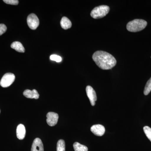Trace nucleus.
Instances as JSON below:
<instances>
[{
    "instance_id": "8",
    "label": "nucleus",
    "mask_w": 151,
    "mask_h": 151,
    "mask_svg": "<svg viewBox=\"0 0 151 151\" xmlns=\"http://www.w3.org/2000/svg\"><path fill=\"white\" fill-rule=\"evenodd\" d=\"M90 130L94 134L99 137L103 136L105 131L104 126L100 124L93 125L91 127Z\"/></svg>"
},
{
    "instance_id": "21",
    "label": "nucleus",
    "mask_w": 151,
    "mask_h": 151,
    "mask_svg": "<svg viewBox=\"0 0 151 151\" xmlns=\"http://www.w3.org/2000/svg\"><path fill=\"white\" fill-rule=\"evenodd\" d=\"M0 112H1V111H0Z\"/></svg>"
},
{
    "instance_id": "1",
    "label": "nucleus",
    "mask_w": 151,
    "mask_h": 151,
    "mask_svg": "<svg viewBox=\"0 0 151 151\" xmlns=\"http://www.w3.org/2000/svg\"><path fill=\"white\" fill-rule=\"evenodd\" d=\"M92 59L97 66L103 70H109L116 65L117 61L115 58L108 52L103 51L95 52Z\"/></svg>"
},
{
    "instance_id": "14",
    "label": "nucleus",
    "mask_w": 151,
    "mask_h": 151,
    "mask_svg": "<svg viewBox=\"0 0 151 151\" xmlns=\"http://www.w3.org/2000/svg\"><path fill=\"white\" fill-rule=\"evenodd\" d=\"M73 149L75 151H88V148L86 146L81 145L76 142L73 145Z\"/></svg>"
},
{
    "instance_id": "18",
    "label": "nucleus",
    "mask_w": 151,
    "mask_h": 151,
    "mask_svg": "<svg viewBox=\"0 0 151 151\" xmlns=\"http://www.w3.org/2000/svg\"><path fill=\"white\" fill-rule=\"evenodd\" d=\"M50 58L51 60L56 61V62H60L62 60V58L61 57L57 55H52L50 57Z\"/></svg>"
},
{
    "instance_id": "11",
    "label": "nucleus",
    "mask_w": 151,
    "mask_h": 151,
    "mask_svg": "<svg viewBox=\"0 0 151 151\" xmlns=\"http://www.w3.org/2000/svg\"><path fill=\"white\" fill-rule=\"evenodd\" d=\"M26 135V129L24 125L20 124L18 126L17 129V136L18 139L22 140Z\"/></svg>"
},
{
    "instance_id": "9",
    "label": "nucleus",
    "mask_w": 151,
    "mask_h": 151,
    "mask_svg": "<svg viewBox=\"0 0 151 151\" xmlns=\"http://www.w3.org/2000/svg\"><path fill=\"white\" fill-rule=\"evenodd\" d=\"M31 151H44L43 144L39 138H36L33 142Z\"/></svg>"
},
{
    "instance_id": "7",
    "label": "nucleus",
    "mask_w": 151,
    "mask_h": 151,
    "mask_svg": "<svg viewBox=\"0 0 151 151\" xmlns=\"http://www.w3.org/2000/svg\"><path fill=\"white\" fill-rule=\"evenodd\" d=\"M46 122L49 126L53 127L57 124L58 119V115L54 112H49L47 114Z\"/></svg>"
},
{
    "instance_id": "17",
    "label": "nucleus",
    "mask_w": 151,
    "mask_h": 151,
    "mask_svg": "<svg viewBox=\"0 0 151 151\" xmlns=\"http://www.w3.org/2000/svg\"><path fill=\"white\" fill-rule=\"evenodd\" d=\"M143 130L147 137L151 142V128L148 126H145L143 128Z\"/></svg>"
},
{
    "instance_id": "19",
    "label": "nucleus",
    "mask_w": 151,
    "mask_h": 151,
    "mask_svg": "<svg viewBox=\"0 0 151 151\" xmlns=\"http://www.w3.org/2000/svg\"><path fill=\"white\" fill-rule=\"evenodd\" d=\"M3 1L6 4L12 5H17L19 4V1L18 0H4Z\"/></svg>"
},
{
    "instance_id": "16",
    "label": "nucleus",
    "mask_w": 151,
    "mask_h": 151,
    "mask_svg": "<svg viewBox=\"0 0 151 151\" xmlns=\"http://www.w3.org/2000/svg\"><path fill=\"white\" fill-rule=\"evenodd\" d=\"M151 91V77L147 82L145 89H144V93L145 95H148Z\"/></svg>"
},
{
    "instance_id": "20",
    "label": "nucleus",
    "mask_w": 151,
    "mask_h": 151,
    "mask_svg": "<svg viewBox=\"0 0 151 151\" xmlns=\"http://www.w3.org/2000/svg\"><path fill=\"white\" fill-rule=\"evenodd\" d=\"M7 27L4 24H0V36L2 35L6 31Z\"/></svg>"
},
{
    "instance_id": "3",
    "label": "nucleus",
    "mask_w": 151,
    "mask_h": 151,
    "mask_svg": "<svg viewBox=\"0 0 151 151\" xmlns=\"http://www.w3.org/2000/svg\"><path fill=\"white\" fill-rule=\"evenodd\" d=\"M110 7L108 6L101 5L96 7L91 12V16L94 19L102 18L109 13Z\"/></svg>"
},
{
    "instance_id": "4",
    "label": "nucleus",
    "mask_w": 151,
    "mask_h": 151,
    "mask_svg": "<svg viewBox=\"0 0 151 151\" xmlns=\"http://www.w3.org/2000/svg\"><path fill=\"white\" fill-rule=\"evenodd\" d=\"M15 79V76L13 73H8L4 74L0 81V85L5 88L9 87L13 84Z\"/></svg>"
},
{
    "instance_id": "10",
    "label": "nucleus",
    "mask_w": 151,
    "mask_h": 151,
    "mask_svg": "<svg viewBox=\"0 0 151 151\" xmlns=\"http://www.w3.org/2000/svg\"><path fill=\"white\" fill-rule=\"evenodd\" d=\"M23 95L27 98L30 99H38L39 97V94L36 89L32 90L26 89L23 92Z\"/></svg>"
},
{
    "instance_id": "13",
    "label": "nucleus",
    "mask_w": 151,
    "mask_h": 151,
    "mask_svg": "<svg viewBox=\"0 0 151 151\" xmlns=\"http://www.w3.org/2000/svg\"><path fill=\"white\" fill-rule=\"evenodd\" d=\"M11 47L19 52H24L25 49L23 45L19 42H14L11 45Z\"/></svg>"
},
{
    "instance_id": "2",
    "label": "nucleus",
    "mask_w": 151,
    "mask_h": 151,
    "mask_svg": "<svg viewBox=\"0 0 151 151\" xmlns=\"http://www.w3.org/2000/svg\"><path fill=\"white\" fill-rule=\"evenodd\" d=\"M147 23L141 19H136L127 24V29L131 32H138L144 29L147 26Z\"/></svg>"
},
{
    "instance_id": "12",
    "label": "nucleus",
    "mask_w": 151,
    "mask_h": 151,
    "mask_svg": "<svg viewBox=\"0 0 151 151\" xmlns=\"http://www.w3.org/2000/svg\"><path fill=\"white\" fill-rule=\"evenodd\" d=\"M60 23L61 27L64 29L70 28L72 26V24L70 20L65 17H63L61 19Z\"/></svg>"
},
{
    "instance_id": "6",
    "label": "nucleus",
    "mask_w": 151,
    "mask_h": 151,
    "mask_svg": "<svg viewBox=\"0 0 151 151\" xmlns=\"http://www.w3.org/2000/svg\"><path fill=\"white\" fill-rule=\"evenodd\" d=\"M86 94L89 98L91 105L94 106L95 105V102L97 100V95L95 90L92 86H87L86 87Z\"/></svg>"
},
{
    "instance_id": "5",
    "label": "nucleus",
    "mask_w": 151,
    "mask_h": 151,
    "mask_svg": "<svg viewBox=\"0 0 151 151\" xmlns=\"http://www.w3.org/2000/svg\"><path fill=\"white\" fill-rule=\"evenodd\" d=\"M27 23L31 29L35 30L37 28L39 25V20L35 14H31L27 17Z\"/></svg>"
},
{
    "instance_id": "15",
    "label": "nucleus",
    "mask_w": 151,
    "mask_h": 151,
    "mask_svg": "<svg viewBox=\"0 0 151 151\" xmlns=\"http://www.w3.org/2000/svg\"><path fill=\"white\" fill-rule=\"evenodd\" d=\"M65 141L60 139L58 141L57 145V151H65Z\"/></svg>"
}]
</instances>
